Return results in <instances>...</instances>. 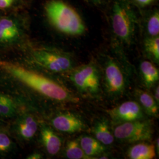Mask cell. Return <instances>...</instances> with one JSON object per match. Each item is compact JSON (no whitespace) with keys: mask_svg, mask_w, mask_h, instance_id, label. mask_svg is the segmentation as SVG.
Instances as JSON below:
<instances>
[{"mask_svg":"<svg viewBox=\"0 0 159 159\" xmlns=\"http://www.w3.org/2000/svg\"><path fill=\"white\" fill-rule=\"evenodd\" d=\"M45 12L53 27L63 34L77 36L85 33V24L79 14L63 1L51 0L47 2Z\"/></svg>","mask_w":159,"mask_h":159,"instance_id":"cell-2","label":"cell"},{"mask_svg":"<svg viewBox=\"0 0 159 159\" xmlns=\"http://www.w3.org/2000/svg\"><path fill=\"white\" fill-rule=\"evenodd\" d=\"M65 153L66 157L70 159H90L83 150L80 143L77 140L69 141L66 148Z\"/></svg>","mask_w":159,"mask_h":159,"instance_id":"cell-18","label":"cell"},{"mask_svg":"<svg viewBox=\"0 0 159 159\" xmlns=\"http://www.w3.org/2000/svg\"><path fill=\"white\" fill-rule=\"evenodd\" d=\"M105 84L109 94L121 95L125 88V79L119 64L113 58H108L104 66Z\"/></svg>","mask_w":159,"mask_h":159,"instance_id":"cell-7","label":"cell"},{"mask_svg":"<svg viewBox=\"0 0 159 159\" xmlns=\"http://www.w3.org/2000/svg\"><path fill=\"white\" fill-rule=\"evenodd\" d=\"M109 116L114 121L124 123L141 120L143 117L142 109L139 103L128 101L107 111Z\"/></svg>","mask_w":159,"mask_h":159,"instance_id":"cell-8","label":"cell"},{"mask_svg":"<svg viewBox=\"0 0 159 159\" xmlns=\"http://www.w3.org/2000/svg\"><path fill=\"white\" fill-rule=\"evenodd\" d=\"M148 37H156L159 34V12L155 10L148 16L146 24Z\"/></svg>","mask_w":159,"mask_h":159,"instance_id":"cell-19","label":"cell"},{"mask_svg":"<svg viewBox=\"0 0 159 159\" xmlns=\"http://www.w3.org/2000/svg\"><path fill=\"white\" fill-rule=\"evenodd\" d=\"M70 79L83 93L96 94L100 91V76L98 69L94 63H89L74 69Z\"/></svg>","mask_w":159,"mask_h":159,"instance_id":"cell-5","label":"cell"},{"mask_svg":"<svg viewBox=\"0 0 159 159\" xmlns=\"http://www.w3.org/2000/svg\"><path fill=\"white\" fill-rule=\"evenodd\" d=\"M35 63L54 73H64L73 68V60L67 54L50 48H38L32 52Z\"/></svg>","mask_w":159,"mask_h":159,"instance_id":"cell-4","label":"cell"},{"mask_svg":"<svg viewBox=\"0 0 159 159\" xmlns=\"http://www.w3.org/2000/svg\"><path fill=\"white\" fill-rule=\"evenodd\" d=\"M111 14L114 34L121 43L130 45L134 39L137 24L133 7L128 0H115Z\"/></svg>","mask_w":159,"mask_h":159,"instance_id":"cell-3","label":"cell"},{"mask_svg":"<svg viewBox=\"0 0 159 159\" xmlns=\"http://www.w3.org/2000/svg\"><path fill=\"white\" fill-rule=\"evenodd\" d=\"M2 96H3V95H2V94H0V107H1V102H2Z\"/></svg>","mask_w":159,"mask_h":159,"instance_id":"cell-27","label":"cell"},{"mask_svg":"<svg viewBox=\"0 0 159 159\" xmlns=\"http://www.w3.org/2000/svg\"><path fill=\"white\" fill-rule=\"evenodd\" d=\"M156 143H157V152L159 153V139H157V140H156Z\"/></svg>","mask_w":159,"mask_h":159,"instance_id":"cell-28","label":"cell"},{"mask_svg":"<svg viewBox=\"0 0 159 159\" xmlns=\"http://www.w3.org/2000/svg\"><path fill=\"white\" fill-rule=\"evenodd\" d=\"M90 1L93 4L96 5H100L102 4V2L104 1V0H90Z\"/></svg>","mask_w":159,"mask_h":159,"instance_id":"cell-26","label":"cell"},{"mask_svg":"<svg viewBox=\"0 0 159 159\" xmlns=\"http://www.w3.org/2000/svg\"><path fill=\"white\" fill-rule=\"evenodd\" d=\"M154 98L156 100V102L159 104V87L157 86L156 87L155 90H154Z\"/></svg>","mask_w":159,"mask_h":159,"instance_id":"cell-25","label":"cell"},{"mask_svg":"<svg viewBox=\"0 0 159 159\" xmlns=\"http://www.w3.org/2000/svg\"><path fill=\"white\" fill-rule=\"evenodd\" d=\"M15 112L16 107L12 100L8 97L3 95L0 107V116L10 117L12 116Z\"/></svg>","mask_w":159,"mask_h":159,"instance_id":"cell-20","label":"cell"},{"mask_svg":"<svg viewBox=\"0 0 159 159\" xmlns=\"http://www.w3.org/2000/svg\"><path fill=\"white\" fill-rule=\"evenodd\" d=\"M41 138L47 152L51 155L57 154L61 148L60 137L47 125H43L41 128Z\"/></svg>","mask_w":159,"mask_h":159,"instance_id":"cell-10","label":"cell"},{"mask_svg":"<svg viewBox=\"0 0 159 159\" xmlns=\"http://www.w3.org/2000/svg\"><path fill=\"white\" fill-rule=\"evenodd\" d=\"M11 146L10 137L4 133H0V152L8 151Z\"/></svg>","mask_w":159,"mask_h":159,"instance_id":"cell-21","label":"cell"},{"mask_svg":"<svg viewBox=\"0 0 159 159\" xmlns=\"http://www.w3.org/2000/svg\"><path fill=\"white\" fill-rule=\"evenodd\" d=\"M0 19H1V18H0Z\"/></svg>","mask_w":159,"mask_h":159,"instance_id":"cell-29","label":"cell"},{"mask_svg":"<svg viewBox=\"0 0 159 159\" xmlns=\"http://www.w3.org/2000/svg\"><path fill=\"white\" fill-rule=\"evenodd\" d=\"M140 69L144 84L146 87H152L159 81V70L153 63L148 60L143 61L140 63Z\"/></svg>","mask_w":159,"mask_h":159,"instance_id":"cell-15","label":"cell"},{"mask_svg":"<svg viewBox=\"0 0 159 159\" xmlns=\"http://www.w3.org/2000/svg\"><path fill=\"white\" fill-rule=\"evenodd\" d=\"M155 0H134V2L142 7L148 6L153 3Z\"/></svg>","mask_w":159,"mask_h":159,"instance_id":"cell-23","label":"cell"},{"mask_svg":"<svg viewBox=\"0 0 159 159\" xmlns=\"http://www.w3.org/2000/svg\"><path fill=\"white\" fill-rule=\"evenodd\" d=\"M93 133L97 140L104 146L113 144L114 135L110 130L108 122L106 120L97 121L93 128Z\"/></svg>","mask_w":159,"mask_h":159,"instance_id":"cell-13","label":"cell"},{"mask_svg":"<svg viewBox=\"0 0 159 159\" xmlns=\"http://www.w3.org/2000/svg\"><path fill=\"white\" fill-rule=\"evenodd\" d=\"M23 0H0V9L6 10L14 7L21 2Z\"/></svg>","mask_w":159,"mask_h":159,"instance_id":"cell-22","label":"cell"},{"mask_svg":"<svg viewBox=\"0 0 159 159\" xmlns=\"http://www.w3.org/2000/svg\"><path fill=\"white\" fill-rule=\"evenodd\" d=\"M0 68L13 78L48 98L59 102H77V99L67 89L42 74L7 61H0Z\"/></svg>","mask_w":159,"mask_h":159,"instance_id":"cell-1","label":"cell"},{"mask_svg":"<svg viewBox=\"0 0 159 159\" xmlns=\"http://www.w3.org/2000/svg\"><path fill=\"white\" fill-rule=\"evenodd\" d=\"M156 152L154 144L138 143L129 150L128 157L131 159H152L156 157Z\"/></svg>","mask_w":159,"mask_h":159,"instance_id":"cell-12","label":"cell"},{"mask_svg":"<svg viewBox=\"0 0 159 159\" xmlns=\"http://www.w3.org/2000/svg\"><path fill=\"white\" fill-rule=\"evenodd\" d=\"M37 130V122L34 117L30 115L23 116L17 123L18 133L24 140H29L33 138Z\"/></svg>","mask_w":159,"mask_h":159,"instance_id":"cell-11","label":"cell"},{"mask_svg":"<svg viewBox=\"0 0 159 159\" xmlns=\"http://www.w3.org/2000/svg\"><path fill=\"white\" fill-rule=\"evenodd\" d=\"M79 143L84 153L90 158L103 153L106 150L104 145L91 136L81 137Z\"/></svg>","mask_w":159,"mask_h":159,"instance_id":"cell-14","label":"cell"},{"mask_svg":"<svg viewBox=\"0 0 159 159\" xmlns=\"http://www.w3.org/2000/svg\"><path fill=\"white\" fill-rule=\"evenodd\" d=\"M42 158H43V156L41 154L38 153H32L31 154L29 155L27 159H42Z\"/></svg>","mask_w":159,"mask_h":159,"instance_id":"cell-24","label":"cell"},{"mask_svg":"<svg viewBox=\"0 0 159 159\" xmlns=\"http://www.w3.org/2000/svg\"><path fill=\"white\" fill-rule=\"evenodd\" d=\"M144 47L146 53L155 63L159 62V37H148L144 41Z\"/></svg>","mask_w":159,"mask_h":159,"instance_id":"cell-17","label":"cell"},{"mask_svg":"<svg viewBox=\"0 0 159 159\" xmlns=\"http://www.w3.org/2000/svg\"><path fill=\"white\" fill-rule=\"evenodd\" d=\"M153 133L151 123L141 120L121 123L113 130L114 136L116 139L129 143L149 140Z\"/></svg>","mask_w":159,"mask_h":159,"instance_id":"cell-6","label":"cell"},{"mask_svg":"<svg viewBox=\"0 0 159 159\" xmlns=\"http://www.w3.org/2000/svg\"><path fill=\"white\" fill-rule=\"evenodd\" d=\"M52 125L57 130L67 133L79 132L84 128V125L80 117L69 113L56 116L52 120Z\"/></svg>","mask_w":159,"mask_h":159,"instance_id":"cell-9","label":"cell"},{"mask_svg":"<svg viewBox=\"0 0 159 159\" xmlns=\"http://www.w3.org/2000/svg\"><path fill=\"white\" fill-rule=\"evenodd\" d=\"M137 96L146 112L150 116L157 117L159 116L158 104L153 97L149 93L142 90L137 91Z\"/></svg>","mask_w":159,"mask_h":159,"instance_id":"cell-16","label":"cell"}]
</instances>
